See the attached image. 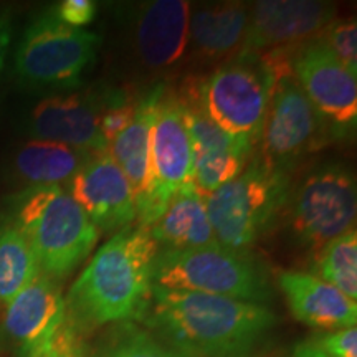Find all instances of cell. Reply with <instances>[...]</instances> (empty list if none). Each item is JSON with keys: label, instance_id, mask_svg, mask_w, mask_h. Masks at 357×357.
Instances as JSON below:
<instances>
[{"label": "cell", "instance_id": "obj_1", "mask_svg": "<svg viewBox=\"0 0 357 357\" xmlns=\"http://www.w3.org/2000/svg\"><path fill=\"white\" fill-rule=\"evenodd\" d=\"M270 306L154 287L146 324L182 357H252L276 326Z\"/></svg>", "mask_w": 357, "mask_h": 357}, {"label": "cell", "instance_id": "obj_2", "mask_svg": "<svg viewBox=\"0 0 357 357\" xmlns=\"http://www.w3.org/2000/svg\"><path fill=\"white\" fill-rule=\"evenodd\" d=\"M158 250L149 227L132 223L116 231L71 284L65 298L71 324L86 336L101 326L146 318Z\"/></svg>", "mask_w": 357, "mask_h": 357}, {"label": "cell", "instance_id": "obj_3", "mask_svg": "<svg viewBox=\"0 0 357 357\" xmlns=\"http://www.w3.org/2000/svg\"><path fill=\"white\" fill-rule=\"evenodd\" d=\"M0 223L25 236L40 273L60 283L89 257L100 231L65 185L19 189L0 205Z\"/></svg>", "mask_w": 357, "mask_h": 357}, {"label": "cell", "instance_id": "obj_4", "mask_svg": "<svg viewBox=\"0 0 357 357\" xmlns=\"http://www.w3.org/2000/svg\"><path fill=\"white\" fill-rule=\"evenodd\" d=\"M291 185V174L268 166L253 153L238 176L205 197L217 243L252 253L283 217Z\"/></svg>", "mask_w": 357, "mask_h": 357}, {"label": "cell", "instance_id": "obj_5", "mask_svg": "<svg viewBox=\"0 0 357 357\" xmlns=\"http://www.w3.org/2000/svg\"><path fill=\"white\" fill-rule=\"evenodd\" d=\"M102 35L65 25L53 8L29 22L13 53V77L37 95L70 93L95 65Z\"/></svg>", "mask_w": 357, "mask_h": 357}, {"label": "cell", "instance_id": "obj_6", "mask_svg": "<svg viewBox=\"0 0 357 357\" xmlns=\"http://www.w3.org/2000/svg\"><path fill=\"white\" fill-rule=\"evenodd\" d=\"M153 284L230 300L265 305L273 300L270 276L253 253H240L220 243L189 250H158Z\"/></svg>", "mask_w": 357, "mask_h": 357}, {"label": "cell", "instance_id": "obj_7", "mask_svg": "<svg viewBox=\"0 0 357 357\" xmlns=\"http://www.w3.org/2000/svg\"><path fill=\"white\" fill-rule=\"evenodd\" d=\"M184 84L218 128L253 146L260 142L275 86L273 71L260 56L235 55Z\"/></svg>", "mask_w": 357, "mask_h": 357}, {"label": "cell", "instance_id": "obj_8", "mask_svg": "<svg viewBox=\"0 0 357 357\" xmlns=\"http://www.w3.org/2000/svg\"><path fill=\"white\" fill-rule=\"evenodd\" d=\"M356 215V176L347 164L337 160L318 164L291 185L283 212L291 242L312 253L354 230Z\"/></svg>", "mask_w": 357, "mask_h": 357}, {"label": "cell", "instance_id": "obj_9", "mask_svg": "<svg viewBox=\"0 0 357 357\" xmlns=\"http://www.w3.org/2000/svg\"><path fill=\"white\" fill-rule=\"evenodd\" d=\"M0 337L19 357H86L84 336L68 319L60 283L42 273L6 306Z\"/></svg>", "mask_w": 357, "mask_h": 357}, {"label": "cell", "instance_id": "obj_10", "mask_svg": "<svg viewBox=\"0 0 357 357\" xmlns=\"http://www.w3.org/2000/svg\"><path fill=\"white\" fill-rule=\"evenodd\" d=\"M344 137L305 95L291 68L275 75L270 106L260 137V158L268 166L289 172L307 155Z\"/></svg>", "mask_w": 357, "mask_h": 357}, {"label": "cell", "instance_id": "obj_11", "mask_svg": "<svg viewBox=\"0 0 357 357\" xmlns=\"http://www.w3.org/2000/svg\"><path fill=\"white\" fill-rule=\"evenodd\" d=\"M194 167V144L187 131L177 89L166 86L160 96L151 132V187L137 223L151 227L166 211L174 194L189 184Z\"/></svg>", "mask_w": 357, "mask_h": 357}, {"label": "cell", "instance_id": "obj_12", "mask_svg": "<svg viewBox=\"0 0 357 357\" xmlns=\"http://www.w3.org/2000/svg\"><path fill=\"white\" fill-rule=\"evenodd\" d=\"M109 86L100 84L82 91L43 96L26 111L24 131L32 139L48 141L89 155L108 153L100 119Z\"/></svg>", "mask_w": 357, "mask_h": 357}, {"label": "cell", "instance_id": "obj_13", "mask_svg": "<svg viewBox=\"0 0 357 357\" xmlns=\"http://www.w3.org/2000/svg\"><path fill=\"white\" fill-rule=\"evenodd\" d=\"M289 68L314 108L342 136H351L357 123V77L337 60L324 40L314 37L293 47Z\"/></svg>", "mask_w": 357, "mask_h": 357}, {"label": "cell", "instance_id": "obj_14", "mask_svg": "<svg viewBox=\"0 0 357 357\" xmlns=\"http://www.w3.org/2000/svg\"><path fill=\"white\" fill-rule=\"evenodd\" d=\"M189 12L187 0H153L128 8V50L139 68L160 73L184 58Z\"/></svg>", "mask_w": 357, "mask_h": 357}, {"label": "cell", "instance_id": "obj_15", "mask_svg": "<svg viewBox=\"0 0 357 357\" xmlns=\"http://www.w3.org/2000/svg\"><path fill=\"white\" fill-rule=\"evenodd\" d=\"M336 17V7L314 0H261L250 7L243 43L236 55L296 47L319 37Z\"/></svg>", "mask_w": 357, "mask_h": 357}, {"label": "cell", "instance_id": "obj_16", "mask_svg": "<svg viewBox=\"0 0 357 357\" xmlns=\"http://www.w3.org/2000/svg\"><path fill=\"white\" fill-rule=\"evenodd\" d=\"M100 234H116L137 220L131 185L111 155H91L65 184Z\"/></svg>", "mask_w": 357, "mask_h": 357}, {"label": "cell", "instance_id": "obj_17", "mask_svg": "<svg viewBox=\"0 0 357 357\" xmlns=\"http://www.w3.org/2000/svg\"><path fill=\"white\" fill-rule=\"evenodd\" d=\"M288 307L300 323L318 329H344L356 326L357 305L339 289L312 273L283 270L276 276Z\"/></svg>", "mask_w": 357, "mask_h": 357}, {"label": "cell", "instance_id": "obj_18", "mask_svg": "<svg viewBox=\"0 0 357 357\" xmlns=\"http://www.w3.org/2000/svg\"><path fill=\"white\" fill-rule=\"evenodd\" d=\"M166 86L167 84L164 82H158L144 95H139L129 126L118 134L108 146V154L114 159L131 185L137 217L144 211L149 197L151 132H153L159 100L164 95Z\"/></svg>", "mask_w": 357, "mask_h": 357}, {"label": "cell", "instance_id": "obj_19", "mask_svg": "<svg viewBox=\"0 0 357 357\" xmlns=\"http://www.w3.org/2000/svg\"><path fill=\"white\" fill-rule=\"evenodd\" d=\"M250 20L245 2L200 3L190 7L187 50L199 60L235 56L242 47Z\"/></svg>", "mask_w": 357, "mask_h": 357}, {"label": "cell", "instance_id": "obj_20", "mask_svg": "<svg viewBox=\"0 0 357 357\" xmlns=\"http://www.w3.org/2000/svg\"><path fill=\"white\" fill-rule=\"evenodd\" d=\"M91 155L56 142L30 139L10 153L7 178L13 185H65Z\"/></svg>", "mask_w": 357, "mask_h": 357}, {"label": "cell", "instance_id": "obj_21", "mask_svg": "<svg viewBox=\"0 0 357 357\" xmlns=\"http://www.w3.org/2000/svg\"><path fill=\"white\" fill-rule=\"evenodd\" d=\"M149 231L159 250H189L217 243L205 199L192 182L174 194Z\"/></svg>", "mask_w": 357, "mask_h": 357}, {"label": "cell", "instance_id": "obj_22", "mask_svg": "<svg viewBox=\"0 0 357 357\" xmlns=\"http://www.w3.org/2000/svg\"><path fill=\"white\" fill-rule=\"evenodd\" d=\"M40 275V268L25 236L0 223V310Z\"/></svg>", "mask_w": 357, "mask_h": 357}, {"label": "cell", "instance_id": "obj_23", "mask_svg": "<svg viewBox=\"0 0 357 357\" xmlns=\"http://www.w3.org/2000/svg\"><path fill=\"white\" fill-rule=\"evenodd\" d=\"M312 275L357 300V231L349 230L321 247L312 258Z\"/></svg>", "mask_w": 357, "mask_h": 357}, {"label": "cell", "instance_id": "obj_24", "mask_svg": "<svg viewBox=\"0 0 357 357\" xmlns=\"http://www.w3.org/2000/svg\"><path fill=\"white\" fill-rule=\"evenodd\" d=\"M252 155L240 153H194L190 182L205 199L243 171Z\"/></svg>", "mask_w": 357, "mask_h": 357}, {"label": "cell", "instance_id": "obj_25", "mask_svg": "<svg viewBox=\"0 0 357 357\" xmlns=\"http://www.w3.org/2000/svg\"><path fill=\"white\" fill-rule=\"evenodd\" d=\"M137 100H139V95H134L131 89L109 86L108 100H106L100 119L101 134L108 146L118 134H121L129 126L136 111Z\"/></svg>", "mask_w": 357, "mask_h": 357}, {"label": "cell", "instance_id": "obj_26", "mask_svg": "<svg viewBox=\"0 0 357 357\" xmlns=\"http://www.w3.org/2000/svg\"><path fill=\"white\" fill-rule=\"evenodd\" d=\"M105 357H182L153 336V333L129 328L119 334Z\"/></svg>", "mask_w": 357, "mask_h": 357}, {"label": "cell", "instance_id": "obj_27", "mask_svg": "<svg viewBox=\"0 0 357 357\" xmlns=\"http://www.w3.org/2000/svg\"><path fill=\"white\" fill-rule=\"evenodd\" d=\"M337 60L357 77V25L354 19H334L319 35Z\"/></svg>", "mask_w": 357, "mask_h": 357}, {"label": "cell", "instance_id": "obj_28", "mask_svg": "<svg viewBox=\"0 0 357 357\" xmlns=\"http://www.w3.org/2000/svg\"><path fill=\"white\" fill-rule=\"evenodd\" d=\"M314 344L324 352L326 357H357V328L336 329V331L319 334Z\"/></svg>", "mask_w": 357, "mask_h": 357}, {"label": "cell", "instance_id": "obj_29", "mask_svg": "<svg viewBox=\"0 0 357 357\" xmlns=\"http://www.w3.org/2000/svg\"><path fill=\"white\" fill-rule=\"evenodd\" d=\"M53 13L65 25L73 29H84L93 24L98 15V3L95 0H63L53 7Z\"/></svg>", "mask_w": 357, "mask_h": 357}, {"label": "cell", "instance_id": "obj_30", "mask_svg": "<svg viewBox=\"0 0 357 357\" xmlns=\"http://www.w3.org/2000/svg\"><path fill=\"white\" fill-rule=\"evenodd\" d=\"M12 43V19L7 12H0V70H3Z\"/></svg>", "mask_w": 357, "mask_h": 357}, {"label": "cell", "instance_id": "obj_31", "mask_svg": "<svg viewBox=\"0 0 357 357\" xmlns=\"http://www.w3.org/2000/svg\"><path fill=\"white\" fill-rule=\"evenodd\" d=\"M289 357H326V354L314 344V341L311 339V341L301 342V344L294 347L293 354Z\"/></svg>", "mask_w": 357, "mask_h": 357}]
</instances>
